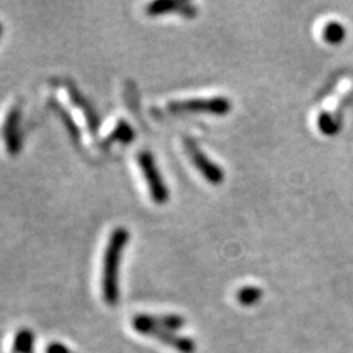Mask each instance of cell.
<instances>
[{
	"label": "cell",
	"mask_w": 353,
	"mask_h": 353,
	"mask_svg": "<svg viewBox=\"0 0 353 353\" xmlns=\"http://www.w3.org/2000/svg\"><path fill=\"white\" fill-rule=\"evenodd\" d=\"M128 239V231L123 227H118L110 234L108 246L105 249L102 268V296L103 301L110 306L119 302V265Z\"/></svg>",
	"instance_id": "obj_1"
},
{
	"label": "cell",
	"mask_w": 353,
	"mask_h": 353,
	"mask_svg": "<svg viewBox=\"0 0 353 353\" xmlns=\"http://www.w3.org/2000/svg\"><path fill=\"white\" fill-rule=\"evenodd\" d=\"M137 162H139V167H140L143 175H145V179H146L153 202L158 205L167 203L170 199V192H168L167 184H165L162 180V175L157 167V162H154L153 154L148 150L139 152Z\"/></svg>",
	"instance_id": "obj_2"
},
{
	"label": "cell",
	"mask_w": 353,
	"mask_h": 353,
	"mask_svg": "<svg viewBox=\"0 0 353 353\" xmlns=\"http://www.w3.org/2000/svg\"><path fill=\"white\" fill-rule=\"evenodd\" d=\"M168 109L175 114H214L225 115L231 110V102L227 97L212 99H189V101H174L168 103Z\"/></svg>",
	"instance_id": "obj_3"
},
{
	"label": "cell",
	"mask_w": 353,
	"mask_h": 353,
	"mask_svg": "<svg viewBox=\"0 0 353 353\" xmlns=\"http://www.w3.org/2000/svg\"><path fill=\"white\" fill-rule=\"evenodd\" d=\"M183 145H184L187 154H189V158L192 159L193 165L197 168L199 172H202L206 181H209L211 184H215V185L224 181V171L221 170L215 162H212L206 157L203 150L197 146V143L193 139L184 137Z\"/></svg>",
	"instance_id": "obj_4"
},
{
	"label": "cell",
	"mask_w": 353,
	"mask_h": 353,
	"mask_svg": "<svg viewBox=\"0 0 353 353\" xmlns=\"http://www.w3.org/2000/svg\"><path fill=\"white\" fill-rule=\"evenodd\" d=\"M185 324V319L180 315H136L132 318V327L140 334H145L150 328H159V330H167L174 331L181 330Z\"/></svg>",
	"instance_id": "obj_5"
},
{
	"label": "cell",
	"mask_w": 353,
	"mask_h": 353,
	"mask_svg": "<svg viewBox=\"0 0 353 353\" xmlns=\"http://www.w3.org/2000/svg\"><path fill=\"white\" fill-rule=\"evenodd\" d=\"M19 124H21V106L15 103L10 106L2 127V137L5 141L6 150L10 157H17V154L21 152L22 141H21Z\"/></svg>",
	"instance_id": "obj_6"
},
{
	"label": "cell",
	"mask_w": 353,
	"mask_h": 353,
	"mask_svg": "<svg viewBox=\"0 0 353 353\" xmlns=\"http://www.w3.org/2000/svg\"><path fill=\"white\" fill-rule=\"evenodd\" d=\"M146 14L149 17L179 14L184 18H196L197 8L190 2H183V0H158V2H152L148 5Z\"/></svg>",
	"instance_id": "obj_7"
},
{
	"label": "cell",
	"mask_w": 353,
	"mask_h": 353,
	"mask_svg": "<svg viewBox=\"0 0 353 353\" xmlns=\"http://www.w3.org/2000/svg\"><path fill=\"white\" fill-rule=\"evenodd\" d=\"M145 336H150L161 340L162 343L171 346L172 349L179 350L181 353H194L196 350V343L193 341V339L185 337V336H180L174 333V331H167V330H159V328H150L148 330Z\"/></svg>",
	"instance_id": "obj_8"
},
{
	"label": "cell",
	"mask_w": 353,
	"mask_h": 353,
	"mask_svg": "<svg viewBox=\"0 0 353 353\" xmlns=\"http://www.w3.org/2000/svg\"><path fill=\"white\" fill-rule=\"evenodd\" d=\"M65 88H66V93H68V96H70V99H71V102H72L77 108H79V110L83 114V117H84V119H85V124H87L88 130H90V132L94 136L96 132H97V128H99V117H97V114H96L94 108H93V106L90 105V102H88L87 99L79 92V88H77L75 85H72V84L68 83V84L65 85Z\"/></svg>",
	"instance_id": "obj_9"
},
{
	"label": "cell",
	"mask_w": 353,
	"mask_h": 353,
	"mask_svg": "<svg viewBox=\"0 0 353 353\" xmlns=\"http://www.w3.org/2000/svg\"><path fill=\"white\" fill-rule=\"evenodd\" d=\"M134 139V131L125 123V121H119L115 128L109 132V136L101 141L102 149H109L114 143H131Z\"/></svg>",
	"instance_id": "obj_10"
},
{
	"label": "cell",
	"mask_w": 353,
	"mask_h": 353,
	"mask_svg": "<svg viewBox=\"0 0 353 353\" xmlns=\"http://www.w3.org/2000/svg\"><path fill=\"white\" fill-rule=\"evenodd\" d=\"M34 346V334L30 328H21L14 339V353H31Z\"/></svg>",
	"instance_id": "obj_11"
},
{
	"label": "cell",
	"mask_w": 353,
	"mask_h": 353,
	"mask_svg": "<svg viewBox=\"0 0 353 353\" xmlns=\"http://www.w3.org/2000/svg\"><path fill=\"white\" fill-rule=\"evenodd\" d=\"M345 34H346L345 27L339 24V22H330V24L325 26L324 32H323L324 40L331 44H337L340 41H343Z\"/></svg>",
	"instance_id": "obj_12"
},
{
	"label": "cell",
	"mask_w": 353,
	"mask_h": 353,
	"mask_svg": "<svg viewBox=\"0 0 353 353\" xmlns=\"http://www.w3.org/2000/svg\"><path fill=\"white\" fill-rule=\"evenodd\" d=\"M262 296V292L258 289V287H243V289L239 290L237 293V299L241 305L250 306L253 303H256Z\"/></svg>",
	"instance_id": "obj_13"
},
{
	"label": "cell",
	"mask_w": 353,
	"mask_h": 353,
	"mask_svg": "<svg viewBox=\"0 0 353 353\" xmlns=\"http://www.w3.org/2000/svg\"><path fill=\"white\" fill-rule=\"evenodd\" d=\"M319 128H321V131L325 132V134H336L337 132V124L334 123L333 118L327 114H321V117H319Z\"/></svg>",
	"instance_id": "obj_14"
},
{
	"label": "cell",
	"mask_w": 353,
	"mask_h": 353,
	"mask_svg": "<svg viewBox=\"0 0 353 353\" xmlns=\"http://www.w3.org/2000/svg\"><path fill=\"white\" fill-rule=\"evenodd\" d=\"M58 112L63 117V121H65V124H66V128H68V131L71 132V136L75 139V140H79V137H80V132H79V128H77V125L74 124V121L68 117V114L65 112V110L59 106L58 108Z\"/></svg>",
	"instance_id": "obj_15"
},
{
	"label": "cell",
	"mask_w": 353,
	"mask_h": 353,
	"mask_svg": "<svg viewBox=\"0 0 353 353\" xmlns=\"http://www.w3.org/2000/svg\"><path fill=\"white\" fill-rule=\"evenodd\" d=\"M46 353H71V352L68 347L61 345V343H52L46 349Z\"/></svg>",
	"instance_id": "obj_16"
},
{
	"label": "cell",
	"mask_w": 353,
	"mask_h": 353,
	"mask_svg": "<svg viewBox=\"0 0 353 353\" xmlns=\"http://www.w3.org/2000/svg\"><path fill=\"white\" fill-rule=\"evenodd\" d=\"M2 32H3V26H2V22H0V37H2Z\"/></svg>",
	"instance_id": "obj_17"
}]
</instances>
